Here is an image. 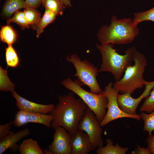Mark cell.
Returning <instances> with one entry per match:
<instances>
[{"label": "cell", "mask_w": 154, "mask_h": 154, "mask_svg": "<svg viewBox=\"0 0 154 154\" xmlns=\"http://www.w3.org/2000/svg\"><path fill=\"white\" fill-rule=\"evenodd\" d=\"M58 98V103L49 114L53 117L51 127L54 129L62 127L72 135L78 130L79 123L88 107L72 93L60 96Z\"/></svg>", "instance_id": "6da1fadb"}, {"label": "cell", "mask_w": 154, "mask_h": 154, "mask_svg": "<svg viewBox=\"0 0 154 154\" xmlns=\"http://www.w3.org/2000/svg\"><path fill=\"white\" fill-rule=\"evenodd\" d=\"M139 33L137 25L131 18L118 19L114 15L109 26L99 29L97 37L101 44H126L132 42Z\"/></svg>", "instance_id": "7a4b0ae2"}, {"label": "cell", "mask_w": 154, "mask_h": 154, "mask_svg": "<svg viewBox=\"0 0 154 154\" xmlns=\"http://www.w3.org/2000/svg\"><path fill=\"white\" fill-rule=\"evenodd\" d=\"M96 47L100 52L102 63L98 72H107L111 73L116 81L119 80L127 67L133 62L134 54L136 48L131 47L125 51V54H119L113 48V44H100Z\"/></svg>", "instance_id": "3957f363"}, {"label": "cell", "mask_w": 154, "mask_h": 154, "mask_svg": "<svg viewBox=\"0 0 154 154\" xmlns=\"http://www.w3.org/2000/svg\"><path fill=\"white\" fill-rule=\"evenodd\" d=\"M134 64L126 68L123 76L116 81L113 87L121 94H132L137 89L142 88L145 80L143 74L147 65V59L143 54L136 50L133 58Z\"/></svg>", "instance_id": "277c9868"}, {"label": "cell", "mask_w": 154, "mask_h": 154, "mask_svg": "<svg viewBox=\"0 0 154 154\" xmlns=\"http://www.w3.org/2000/svg\"><path fill=\"white\" fill-rule=\"evenodd\" d=\"M63 86L78 95L95 114L100 122L106 113L107 98L104 94H97L88 92L83 88L77 80H72L68 78L61 82Z\"/></svg>", "instance_id": "5b68a950"}, {"label": "cell", "mask_w": 154, "mask_h": 154, "mask_svg": "<svg viewBox=\"0 0 154 154\" xmlns=\"http://www.w3.org/2000/svg\"><path fill=\"white\" fill-rule=\"evenodd\" d=\"M66 60L72 64L75 68L76 72L73 76L77 77V80L80 85L88 86L90 92L92 93H104L96 78L99 72L96 67L87 60H81L80 57L75 54L67 56Z\"/></svg>", "instance_id": "8992f818"}, {"label": "cell", "mask_w": 154, "mask_h": 154, "mask_svg": "<svg viewBox=\"0 0 154 154\" xmlns=\"http://www.w3.org/2000/svg\"><path fill=\"white\" fill-rule=\"evenodd\" d=\"M113 83L110 82L104 88V94L108 100L106 107L107 110L104 119L100 123L101 126L104 127L115 120L122 118H131L140 121L141 119L140 115L128 114L121 109L117 100L119 92L113 88Z\"/></svg>", "instance_id": "52a82bcc"}, {"label": "cell", "mask_w": 154, "mask_h": 154, "mask_svg": "<svg viewBox=\"0 0 154 154\" xmlns=\"http://www.w3.org/2000/svg\"><path fill=\"white\" fill-rule=\"evenodd\" d=\"M102 127L95 114L88 108L79 123L78 129L88 135L94 149L103 146Z\"/></svg>", "instance_id": "ba28073f"}, {"label": "cell", "mask_w": 154, "mask_h": 154, "mask_svg": "<svg viewBox=\"0 0 154 154\" xmlns=\"http://www.w3.org/2000/svg\"><path fill=\"white\" fill-rule=\"evenodd\" d=\"M145 90L138 98H133L131 94L125 93L118 94L117 98L118 105L124 113L129 115H135L136 109L141 101L149 95L152 89L154 87V81L148 82L145 81Z\"/></svg>", "instance_id": "9c48e42d"}, {"label": "cell", "mask_w": 154, "mask_h": 154, "mask_svg": "<svg viewBox=\"0 0 154 154\" xmlns=\"http://www.w3.org/2000/svg\"><path fill=\"white\" fill-rule=\"evenodd\" d=\"M53 136V140L48 146L52 154H71V135L64 128L56 127Z\"/></svg>", "instance_id": "30bf717a"}, {"label": "cell", "mask_w": 154, "mask_h": 154, "mask_svg": "<svg viewBox=\"0 0 154 154\" xmlns=\"http://www.w3.org/2000/svg\"><path fill=\"white\" fill-rule=\"evenodd\" d=\"M53 117L50 114H44L19 110L17 112L13 124L16 127H20L28 123L40 124L47 127L51 126Z\"/></svg>", "instance_id": "8fae6325"}, {"label": "cell", "mask_w": 154, "mask_h": 154, "mask_svg": "<svg viewBox=\"0 0 154 154\" xmlns=\"http://www.w3.org/2000/svg\"><path fill=\"white\" fill-rule=\"evenodd\" d=\"M16 100V106L19 110L44 114H50L55 107L52 104L44 105L30 101L19 95L15 91L11 92Z\"/></svg>", "instance_id": "7c38bea8"}, {"label": "cell", "mask_w": 154, "mask_h": 154, "mask_svg": "<svg viewBox=\"0 0 154 154\" xmlns=\"http://www.w3.org/2000/svg\"><path fill=\"white\" fill-rule=\"evenodd\" d=\"M71 154H87L94 149L88 135L78 130L70 135Z\"/></svg>", "instance_id": "4fadbf2b"}, {"label": "cell", "mask_w": 154, "mask_h": 154, "mask_svg": "<svg viewBox=\"0 0 154 154\" xmlns=\"http://www.w3.org/2000/svg\"><path fill=\"white\" fill-rule=\"evenodd\" d=\"M30 134V130L26 128L14 133L11 131L6 137L0 141V154H2L8 149L13 153L19 151V146L17 143Z\"/></svg>", "instance_id": "5bb4252c"}, {"label": "cell", "mask_w": 154, "mask_h": 154, "mask_svg": "<svg viewBox=\"0 0 154 154\" xmlns=\"http://www.w3.org/2000/svg\"><path fill=\"white\" fill-rule=\"evenodd\" d=\"M27 7V4L24 0H6L3 7L2 15L4 17L9 18L20 9Z\"/></svg>", "instance_id": "9a60e30c"}, {"label": "cell", "mask_w": 154, "mask_h": 154, "mask_svg": "<svg viewBox=\"0 0 154 154\" xmlns=\"http://www.w3.org/2000/svg\"><path fill=\"white\" fill-rule=\"evenodd\" d=\"M107 145L105 146L99 147L96 151L97 154H125L128 151L127 147H122L117 143L113 145L112 140L108 138L106 140Z\"/></svg>", "instance_id": "2e32d148"}, {"label": "cell", "mask_w": 154, "mask_h": 154, "mask_svg": "<svg viewBox=\"0 0 154 154\" xmlns=\"http://www.w3.org/2000/svg\"><path fill=\"white\" fill-rule=\"evenodd\" d=\"M21 154H43L37 142L31 139L24 140L19 146Z\"/></svg>", "instance_id": "e0dca14e"}, {"label": "cell", "mask_w": 154, "mask_h": 154, "mask_svg": "<svg viewBox=\"0 0 154 154\" xmlns=\"http://www.w3.org/2000/svg\"><path fill=\"white\" fill-rule=\"evenodd\" d=\"M56 15L50 10L45 9L43 15L38 23L33 28L37 32V37L38 38L43 32L44 28L53 22Z\"/></svg>", "instance_id": "ac0fdd59"}, {"label": "cell", "mask_w": 154, "mask_h": 154, "mask_svg": "<svg viewBox=\"0 0 154 154\" xmlns=\"http://www.w3.org/2000/svg\"><path fill=\"white\" fill-rule=\"evenodd\" d=\"M17 37L16 31L11 26L8 25L1 27L0 31L1 42L8 45H12L16 42Z\"/></svg>", "instance_id": "d6986e66"}, {"label": "cell", "mask_w": 154, "mask_h": 154, "mask_svg": "<svg viewBox=\"0 0 154 154\" xmlns=\"http://www.w3.org/2000/svg\"><path fill=\"white\" fill-rule=\"evenodd\" d=\"M5 59L7 66L15 68L19 65L20 59L12 45H8L5 48Z\"/></svg>", "instance_id": "ffe728a7"}, {"label": "cell", "mask_w": 154, "mask_h": 154, "mask_svg": "<svg viewBox=\"0 0 154 154\" xmlns=\"http://www.w3.org/2000/svg\"><path fill=\"white\" fill-rule=\"evenodd\" d=\"M45 9L51 11L56 15H62L65 7L59 0H41Z\"/></svg>", "instance_id": "44dd1931"}, {"label": "cell", "mask_w": 154, "mask_h": 154, "mask_svg": "<svg viewBox=\"0 0 154 154\" xmlns=\"http://www.w3.org/2000/svg\"><path fill=\"white\" fill-rule=\"evenodd\" d=\"M15 85L10 80L6 70L0 66V90L3 91H14Z\"/></svg>", "instance_id": "7402d4cb"}, {"label": "cell", "mask_w": 154, "mask_h": 154, "mask_svg": "<svg viewBox=\"0 0 154 154\" xmlns=\"http://www.w3.org/2000/svg\"><path fill=\"white\" fill-rule=\"evenodd\" d=\"M35 9L28 7L23 12L28 23L33 27L38 23L41 18L40 13Z\"/></svg>", "instance_id": "603a6c76"}, {"label": "cell", "mask_w": 154, "mask_h": 154, "mask_svg": "<svg viewBox=\"0 0 154 154\" xmlns=\"http://www.w3.org/2000/svg\"><path fill=\"white\" fill-rule=\"evenodd\" d=\"M140 116L144 122L143 132L147 131L149 134H151L154 131V111L148 114L141 112Z\"/></svg>", "instance_id": "cb8c5ba5"}, {"label": "cell", "mask_w": 154, "mask_h": 154, "mask_svg": "<svg viewBox=\"0 0 154 154\" xmlns=\"http://www.w3.org/2000/svg\"><path fill=\"white\" fill-rule=\"evenodd\" d=\"M133 20V23L137 25L144 21H150L154 22V7L145 11L135 13Z\"/></svg>", "instance_id": "d4e9b609"}, {"label": "cell", "mask_w": 154, "mask_h": 154, "mask_svg": "<svg viewBox=\"0 0 154 154\" xmlns=\"http://www.w3.org/2000/svg\"><path fill=\"white\" fill-rule=\"evenodd\" d=\"M11 22L17 24L23 29L26 28L28 29L30 26L27 22L23 12L19 11L15 12L13 17L9 19L7 21L8 25Z\"/></svg>", "instance_id": "484cf974"}, {"label": "cell", "mask_w": 154, "mask_h": 154, "mask_svg": "<svg viewBox=\"0 0 154 154\" xmlns=\"http://www.w3.org/2000/svg\"><path fill=\"white\" fill-rule=\"evenodd\" d=\"M141 112L150 113L154 111V88L151 90L149 96L145 98L139 109Z\"/></svg>", "instance_id": "4316f807"}, {"label": "cell", "mask_w": 154, "mask_h": 154, "mask_svg": "<svg viewBox=\"0 0 154 154\" xmlns=\"http://www.w3.org/2000/svg\"><path fill=\"white\" fill-rule=\"evenodd\" d=\"M13 124L12 121L0 125V140L4 138L10 133V129Z\"/></svg>", "instance_id": "83f0119b"}, {"label": "cell", "mask_w": 154, "mask_h": 154, "mask_svg": "<svg viewBox=\"0 0 154 154\" xmlns=\"http://www.w3.org/2000/svg\"><path fill=\"white\" fill-rule=\"evenodd\" d=\"M147 148L151 154H154V131L153 134H149L147 139Z\"/></svg>", "instance_id": "f1b7e54d"}, {"label": "cell", "mask_w": 154, "mask_h": 154, "mask_svg": "<svg viewBox=\"0 0 154 154\" xmlns=\"http://www.w3.org/2000/svg\"><path fill=\"white\" fill-rule=\"evenodd\" d=\"M137 147L135 149L132 151V154H151V152L149 149L147 148L141 147L137 144Z\"/></svg>", "instance_id": "f546056e"}, {"label": "cell", "mask_w": 154, "mask_h": 154, "mask_svg": "<svg viewBox=\"0 0 154 154\" xmlns=\"http://www.w3.org/2000/svg\"><path fill=\"white\" fill-rule=\"evenodd\" d=\"M27 7L36 9L41 4V0H25Z\"/></svg>", "instance_id": "4dcf8cb0"}, {"label": "cell", "mask_w": 154, "mask_h": 154, "mask_svg": "<svg viewBox=\"0 0 154 154\" xmlns=\"http://www.w3.org/2000/svg\"><path fill=\"white\" fill-rule=\"evenodd\" d=\"M64 6L66 7H71V2L70 0H59Z\"/></svg>", "instance_id": "1f68e13d"}, {"label": "cell", "mask_w": 154, "mask_h": 154, "mask_svg": "<svg viewBox=\"0 0 154 154\" xmlns=\"http://www.w3.org/2000/svg\"><path fill=\"white\" fill-rule=\"evenodd\" d=\"M44 153L45 154H52L51 152L48 149H45Z\"/></svg>", "instance_id": "d6a6232c"}, {"label": "cell", "mask_w": 154, "mask_h": 154, "mask_svg": "<svg viewBox=\"0 0 154 154\" xmlns=\"http://www.w3.org/2000/svg\"></svg>", "instance_id": "836d02e7"}]
</instances>
